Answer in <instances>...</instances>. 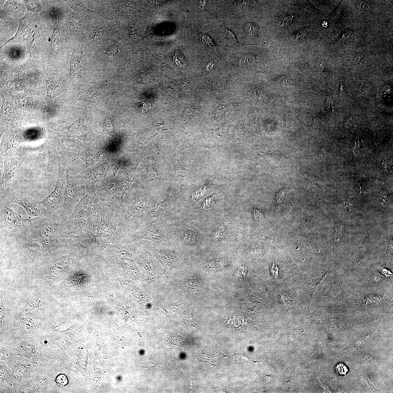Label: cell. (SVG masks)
<instances>
[{
	"label": "cell",
	"instance_id": "6da1fadb",
	"mask_svg": "<svg viewBox=\"0 0 393 393\" xmlns=\"http://www.w3.org/2000/svg\"><path fill=\"white\" fill-rule=\"evenodd\" d=\"M22 230L1 238V248L19 249L36 258L59 249L57 221L41 216L25 219Z\"/></svg>",
	"mask_w": 393,
	"mask_h": 393
},
{
	"label": "cell",
	"instance_id": "7a4b0ae2",
	"mask_svg": "<svg viewBox=\"0 0 393 393\" xmlns=\"http://www.w3.org/2000/svg\"><path fill=\"white\" fill-rule=\"evenodd\" d=\"M125 239L132 242L146 240L165 246H172L174 243L171 236L170 223L161 218L144 221L135 232Z\"/></svg>",
	"mask_w": 393,
	"mask_h": 393
},
{
	"label": "cell",
	"instance_id": "3957f363",
	"mask_svg": "<svg viewBox=\"0 0 393 393\" xmlns=\"http://www.w3.org/2000/svg\"><path fill=\"white\" fill-rule=\"evenodd\" d=\"M58 233L60 248L78 249L91 243L84 237L68 216L60 217Z\"/></svg>",
	"mask_w": 393,
	"mask_h": 393
},
{
	"label": "cell",
	"instance_id": "277c9868",
	"mask_svg": "<svg viewBox=\"0 0 393 393\" xmlns=\"http://www.w3.org/2000/svg\"><path fill=\"white\" fill-rule=\"evenodd\" d=\"M0 238L19 232L24 228L25 219L15 212L6 197L1 199Z\"/></svg>",
	"mask_w": 393,
	"mask_h": 393
},
{
	"label": "cell",
	"instance_id": "5b68a950",
	"mask_svg": "<svg viewBox=\"0 0 393 393\" xmlns=\"http://www.w3.org/2000/svg\"><path fill=\"white\" fill-rule=\"evenodd\" d=\"M10 203H16L22 207L27 213L28 218H33L43 216V211L41 202L29 196H23L19 194H11L7 196Z\"/></svg>",
	"mask_w": 393,
	"mask_h": 393
},
{
	"label": "cell",
	"instance_id": "8992f818",
	"mask_svg": "<svg viewBox=\"0 0 393 393\" xmlns=\"http://www.w3.org/2000/svg\"><path fill=\"white\" fill-rule=\"evenodd\" d=\"M25 159L24 156H16L9 159L6 163L1 184V191L2 192L13 180Z\"/></svg>",
	"mask_w": 393,
	"mask_h": 393
},
{
	"label": "cell",
	"instance_id": "52a82bcc",
	"mask_svg": "<svg viewBox=\"0 0 393 393\" xmlns=\"http://www.w3.org/2000/svg\"><path fill=\"white\" fill-rule=\"evenodd\" d=\"M154 247V254L162 264L169 266L179 264V258L175 253L165 248H157L155 246Z\"/></svg>",
	"mask_w": 393,
	"mask_h": 393
},
{
	"label": "cell",
	"instance_id": "ba28073f",
	"mask_svg": "<svg viewBox=\"0 0 393 393\" xmlns=\"http://www.w3.org/2000/svg\"><path fill=\"white\" fill-rule=\"evenodd\" d=\"M46 82L47 95L54 97L60 95L62 92L61 86L54 82L45 79Z\"/></svg>",
	"mask_w": 393,
	"mask_h": 393
},
{
	"label": "cell",
	"instance_id": "9c48e42d",
	"mask_svg": "<svg viewBox=\"0 0 393 393\" xmlns=\"http://www.w3.org/2000/svg\"><path fill=\"white\" fill-rule=\"evenodd\" d=\"M80 63V60L78 57L72 55L69 73L70 78L80 76L81 71Z\"/></svg>",
	"mask_w": 393,
	"mask_h": 393
},
{
	"label": "cell",
	"instance_id": "30bf717a",
	"mask_svg": "<svg viewBox=\"0 0 393 393\" xmlns=\"http://www.w3.org/2000/svg\"><path fill=\"white\" fill-rule=\"evenodd\" d=\"M293 21L291 16L285 14H282L276 17L275 19V25L278 28H284L288 26Z\"/></svg>",
	"mask_w": 393,
	"mask_h": 393
},
{
	"label": "cell",
	"instance_id": "8fae6325",
	"mask_svg": "<svg viewBox=\"0 0 393 393\" xmlns=\"http://www.w3.org/2000/svg\"><path fill=\"white\" fill-rule=\"evenodd\" d=\"M50 158L49 150L48 149L41 150L37 159L38 164L41 165L42 167L48 168L49 167Z\"/></svg>",
	"mask_w": 393,
	"mask_h": 393
},
{
	"label": "cell",
	"instance_id": "7c38bea8",
	"mask_svg": "<svg viewBox=\"0 0 393 393\" xmlns=\"http://www.w3.org/2000/svg\"><path fill=\"white\" fill-rule=\"evenodd\" d=\"M343 12V6L342 4H340L331 16L330 19V23L334 25L337 23L342 17Z\"/></svg>",
	"mask_w": 393,
	"mask_h": 393
},
{
	"label": "cell",
	"instance_id": "4fadbf2b",
	"mask_svg": "<svg viewBox=\"0 0 393 393\" xmlns=\"http://www.w3.org/2000/svg\"><path fill=\"white\" fill-rule=\"evenodd\" d=\"M355 33L353 30H346L342 34V41L344 44H347L351 42L354 39L355 36Z\"/></svg>",
	"mask_w": 393,
	"mask_h": 393
},
{
	"label": "cell",
	"instance_id": "5bb4252c",
	"mask_svg": "<svg viewBox=\"0 0 393 393\" xmlns=\"http://www.w3.org/2000/svg\"><path fill=\"white\" fill-rule=\"evenodd\" d=\"M335 371L336 373L340 376L346 375L349 372L347 366L342 362H339L336 365Z\"/></svg>",
	"mask_w": 393,
	"mask_h": 393
},
{
	"label": "cell",
	"instance_id": "9a60e30c",
	"mask_svg": "<svg viewBox=\"0 0 393 393\" xmlns=\"http://www.w3.org/2000/svg\"><path fill=\"white\" fill-rule=\"evenodd\" d=\"M254 55L248 54L245 55L241 60V63L243 64H250L253 63L255 60Z\"/></svg>",
	"mask_w": 393,
	"mask_h": 393
},
{
	"label": "cell",
	"instance_id": "2e32d148",
	"mask_svg": "<svg viewBox=\"0 0 393 393\" xmlns=\"http://www.w3.org/2000/svg\"><path fill=\"white\" fill-rule=\"evenodd\" d=\"M119 51L118 46L117 45H113L107 48L105 53L107 55H112L116 54Z\"/></svg>",
	"mask_w": 393,
	"mask_h": 393
},
{
	"label": "cell",
	"instance_id": "e0dca14e",
	"mask_svg": "<svg viewBox=\"0 0 393 393\" xmlns=\"http://www.w3.org/2000/svg\"><path fill=\"white\" fill-rule=\"evenodd\" d=\"M310 28H304L298 31L295 32V34H294V37L295 39H298L300 38L304 37L305 36H307L308 33L310 32Z\"/></svg>",
	"mask_w": 393,
	"mask_h": 393
},
{
	"label": "cell",
	"instance_id": "ac0fdd59",
	"mask_svg": "<svg viewBox=\"0 0 393 393\" xmlns=\"http://www.w3.org/2000/svg\"><path fill=\"white\" fill-rule=\"evenodd\" d=\"M56 382L59 385L61 386H64L68 383V379L64 374L60 375L57 378Z\"/></svg>",
	"mask_w": 393,
	"mask_h": 393
},
{
	"label": "cell",
	"instance_id": "d6986e66",
	"mask_svg": "<svg viewBox=\"0 0 393 393\" xmlns=\"http://www.w3.org/2000/svg\"><path fill=\"white\" fill-rule=\"evenodd\" d=\"M254 218L256 221H260L263 220L265 218L263 212L260 209H255L254 211Z\"/></svg>",
	"mask_w": 393,
	"mask_h": 393
},
{
	"label": "cell",
	"instance_id": "ffe728a7",
	"mask_svg": "<svg viewBox=\"0 0 393 393\" xmlns=\"http://www.w3.org/2000/svg\"><path fill=\"white\" fill-rule=\"evenodd\" d=\"M246 30L249 34H254L256 31V28L255 25L252 23H248L246 25Z\"/></svg>",
	"mask_w": 393,
	"mask_h": 393
},
{
	"label": "cell",
	"instance_id": "44dd1931",
	"mask_svg": "<svg viewBox=\"0 0 393 393\" xmlns=\"http://www.w3.org/2000/svg\"><path fill=\"white\" fill-rule=\"evenodd\" d=\"M246 268L244 267H240L238 269L237 277L238 278H242L246 276Z\"/></svg>",
	"mask_w": 393,
	"mask_h": 393
},
{
	"label": "cell",
	"instance_id": "7402d4cb",
	"mask_svg": "<svg viewBox=\"0 0 393 393\" xmlns=\"http://www.w3.org/2000/svg\"><path fill=\"white\" fill-rule=\"evenodd\" d=\"M366 55L363 53H359L356 55L355 59L356 61L358 63H362L365 60Z\"/></svg>",
	"mask_w": 393,
	"mask_h": 393
},
{
	"label": "cell",
	"instance_id": "603a6c76",
	"mask_svg": "<svg viewBox=\"0 0 393 393\" xmlns=\"http://www.w3.org/2000/svg\"><path fill=\"white\" fill-rule=\"evenodd\" d=\"M363 144L362 142L359 141H357L356 142L355 145L354 147V150L355 152H360L362 150L363 148Z\"/></svg>",
	"mask_w": 393,
	"mask_h": 393
},
{
	"label": "cell",
	"instance_id": "cb8c5ba5",
	"mask_svg": "<svg viewBox=\"0 0 393 393\" xmlns=\"http://www.w3.org/2000/svg\"><path fill=\"white\" fill-rule=\"evenodd\" d=\"M248 1H234V3L236 6L239 7L243 8L248 5Z\"/></svg>",
	"mask_w": 393,
	"mask_h": 393
},
{
	"label": "cell",
	"instance_id": "d4e9b609",
	"mask_svg": "<svg viewBox=\"0 0 393 393\" xmlns=\"http://www.w3.org/2000/svg\"><path fill=\"white\" fill-rule=\"evenodd\" d=\"M345 204L348 210L349 211L354 210L356 207L355 203L351 201L348 200Z\"/></svg>",
	"mask_w": 393,
	"mask_h": 393
},
{
	"label": "cell",
	"instance_id": "484cf974",
	"mask_svg": "<svg viewBox=\"0 0 393 393\" xmlns=\"http://www.w3.org/2000/svg\"><path fill=\"white\" fill-rule=\"evenodd\" d=\"M336 231L339 234H342L344 232V226L342 224H338L336 225Z\"/></svg>",
	"mask_w": 393,
	"mask_h": 393
},
{
	"label": "cell",
	"instance_id": "4316f807",
	"mask_svg": "<svg viewBox=\"0 0 393 393\" xmlns=\"http://www.w3.org/2000/svg\"><path fill=\"white\" fill-rule=\"evenodd\" d=\"M383 168L385 170L386 172H388V171H391V169H392V164L391 162H384V164H383Z\"/></svg>",
	"mask_w": 393,
	"mask_h": 393
},
{
	"label": "cell",
	"instance_id": "83f0119b",
	"mask_svg": "<svg viewBox=\"0 0 393 393\" xmlns=\"http://www.w3.org/2000/svg\"><path fill=\"white\" fill-rule=\"evenodd\" d=\"M226 32L227 35H228V36L229 37V38H231V39L232 40V41H233L234 42L236 41V38H235L234 34H233V33L232 32H231V31H230V30H229L227 29L226 30Z\"/></svg>",
	"mask_w": 393,
	"mask_h": 393
},
{
	"label": "cell",
	"instance_id": "f1b7e54d",
	"mask_svg": "<svg viewBox=\"0 0 393 393\" xmlns=\"http://www.w3.org/2000/svg\"><path fill=\"white\" fill-rule=\"evenodd\" d=\"M368 8V5L365 3L363 2H360V5H359V9L360 11L363 12L365 11V10Z\"/></svg>",
	"mask_w": 393,
	"mask_h": 393
},
{
	"label": "cell",
	"instance_id": "f546056e",
	"mask_svg": "<svg viewBox=\"0 0 393 393\" xmlns=\"http://www.w3.org/2000/svg\"><path fill=\"white\" fill-rule=\"evenodd\" d=\"M381 201H382V203L383 205L385 206H386V205L388 204V202H389V201H388V197L387 196H383L382 198V199H381Z\"/></svg>",
	"mask_w": 393,
	"mask_h": 393
},
{
	"label": "cell",
	"instance_id": "4dcf8cb0",
	"mask_svg": "<svg viewBox=\"0 0 393 393\" xmlns=\"http://www.w3.org/2000/svg\"><path fill=\"white\" fill-rule=\"evenodd\" d=\"M272 272L274 271H275L274 272H275V275H276L275 274H277V271H278V269H277V267L276 266H275V265L274 264L273 265L272 267Z\"/></svg>",
	"mask_w": 393,
	"mask_h": 393
},
{
	"label": "cell",
	"instance_id": "1f68e13d",
	"mask_svg": "<svg viewBox=\"0 0 393 393\" xmlns=\"http://www.w3.org/2000/svg\"><path fill=\"white\" fill-rule=\"evenodd\" d=\"M322 26L324 28H327L328 26V23L326 21H324L322 23Z\"/></svg>",
	"mask_w": 393,
	"mask_h": 393
}]
</instances>
